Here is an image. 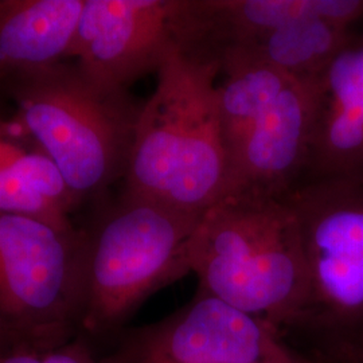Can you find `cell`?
Segmentation results:
<instances>
[{
  "instance_id": "obj_12",
  "label": "cell",
  "mask_w": 363,
  "mask_h": 363,
  "mask_svg": "<svg viewBox=\"0 0 363 363\" xmlns=\"http://www.w3.org/2000/svg\"><path fill=\"white\" fill-rule=\"evenodd\" d=\"M85 0H0V91L67 60Z\"/></svg>"
},
{
  "instance_id": "obj_2",
  "label": "cell",
  "mask_w": 363,
  "mask_h": 363,
  "mask_svg": "<svg viewBox=\"0 0 363 363\" xmlns=\"http://www.w3.org/2000/svg\"><path fill=\"white\" fill-rule=\"evenodd\" d=\"M198 289L279 333L298 328L310 273L298 216L286 195L229 194L205 211L191 247Z\"/></svg>"
},
{
  "instance_id": "obj_13",
  "label": "cell",
  "mask_w": 363,
  "mask_h": 363,
  "mask_svg": "<svg viewBox=\"0 0 363 363\" xmlns=\"http://www.w3.org/2000/svg\"><path fill=\"white\" fill-rule=\"evenodd\" d=\"M196 11L199 46L217 52L310 16L351 30L363 21V0H196Z\"/></svg>"
},
{
  "instance_id": "obj_15",
  "label": "cell",
  "mask_w": 363,
  "mask_h": 363,
  "mask_svg": "<svg viewBox=\"0 0 363 363\" xmlns=\"http://www.w3.org/2000/svg\"><path fill=\"white\" fill-rule=\"evenodd\" d=\"M0 363H121L115 352L99 358L84 337H77L54 349H30L18 346L0 352Z\"/></svg>"
},
{
  "instance_id": "obj_8",
  "label": "cell",
  "mask_w": 363,
  "mask_h": 363,
  "mask_svg": "<svg viewBox=\"0 0 363 363\" xmlns=\"http://www.w3.org/2000/svg\"><path fill=\"white\" fill-rule=\"evenodd\" d=\"M196 42L194 0H85L67 58L93 82L128 91Z\"/></svg>"
},
{
  "instance_id": "obj_18",
  "label": "cell",
  "mask_w": 363,
  "mask_h": 363,
  "mask_svg": "<svg viewBox=\"0 0 363 363\" xmlns=\"http://www.w3.org/2000/svg\"><path fill=\"white\" fill-rule=\"evenodd\" d=\"M292 363H307V362H303V361H301V359H298V361H295V362H292Z\"/></svg>"
},
{
  "instance_id": "obj_5",
  "label": "cell",
  "mask_w": 363,
  "mask_h": 363,
  "mask_svg": "<svg viewBox=\"0 0 363 363\" xmlns=\"http://www.w3.org/2000/svg\"><path fill=\"white\" fill-rule=\"evenodd\" d=\"M216 54L228 195L288 194L308 166L318 81L291 77L234 48Z\"/></svg>"
},
{
  "instance_id": "obj_16",
  "label": "cell",
  "mask_w": 363,
  "mask_h": 363,
  "mask_svg": "<svg viewBox=\"0 0 363 363\" xmlns=\"http://www.w3.org/2000/svg\"><path fill=\"white\" fill-rule=\"evenodd\" d=\"M320 354L331 363H363V331L349 345Z\"/></svg>"
},
{
  "instance_id": "obj_11",
  "label": "cell",
  "mask_w": 363,
  "mask_h": 363,
  "mask_svg": "<svg viewBox=\"0 0 363 363\" xmlns=\"http://www.w3.org/2000/svg\"><path fill=\"white\" fill-rule=\"evenodd\" d=\"M77 208L46 151L15 117L0 115V213L74 229L72 214Z\"/></svg>"
},
{
  "instance_id": "obj_14",
  "label": "cell",
  "mask_w": 363,
  "mask_h": 363,
  "mask_svg": "<svg viewBox=\"0 0 363 363\" xmlns=\"http://www.w3.org/2000/svg\"><path fill=\"white\" fill-rule=\"evenodd\" d=\"M352 31L354 28L349 30L322 18L310 16L226 48L247 52L291 77L316 82L346 45Z\"/></svg>"
},
{
  "instance_id": "obj_1",
  "label": "cell",
  "mask_w": 363,
  "mask_h": 363,
  "mask_svg": "<svg viewBox=\"0 0 363 363\" xmlns=\"http://www.w3.org/2000/svg\"><path fill=\"white\" fill-rule=\"evenodd\" d=\"M142 104L123 191L203 216L229 193L218 104V55L177 49Z\"/></svg>"
},
{
  "instance_id": "obj_10",
  "label": "cell",
  "mask_w": 363,
  "mask_h": 363,
  "mask_svg": "<svg viewBox=\"0 0 363 363\" xmlns=\"http://www.w3.org/2000/svg\"><path fill=\"white\" fill-rule=\"evenodd\" d=\"M363 183V27L318 81L308 166L303 181Z\"/></svg>"
},
{
  "instance_id": "obj_7",
  "label": "cell",
  "mask_w": 363,
  "mask_h": 363,
  "mask_svg": "<svg viewBox=\"0 0 363 363\" xmlns=\"http://www.w3.org/2000/svg\"><path fill=\"white\" fill-rule=\"evenodd\" d=\"M286 198L298 216L310 273V303L298 328L322 351L363 331V183L301 181Z\"/></svg>"
},
{
  "instance_id": "obj_4",
  "label": "cell",
  "mask_w": 363,
  "mask_h": 363,
  "mask_svg": "<svg viewBox=\"0 0 363 363\" xmlns=\"http://www.w3.org/2000/svg\"><path fill=\"white\" fill-rule=\"evenodd\" d=\"M202 216L121 190L97 202L86 228L82 331L120 330L145 300L191 273V247Z\"/></svg>"
},
{
  "instance_id": "obj_3",
  "label": "cell",
  "mask_w": 363,
  "mask_h": 363,
  "mask_svg": "<svg viewBox=\"0 0 363 363\" xmlns=\"http://www.w3.org/2000/svg\"><path fill=\"white\" fill-rule=\"evenodd\" d=\"M13 117L60 169L78 206L103 201L128 169L142 104L62 61L10 79Z\"/></svg>"
},
{
  "instance_id": "obj_6",
  "label": "cell",
  "mask_w": 363,
  "mask_h": 363,
  "mask_svg": "<svg viewBox=\"0 0 363 363\" xmlns=\"http://www.w3.org/2000/svg\"><path fill=\"white\" fill-rule=\"evenodd\" d=\"M84 307L82 229L0 213V316L18 346L46 350L76 339Z\"/></svg>"
},
{
  "instance_id": "obj_17",
  "label": "cell",
  "mask_w": 363,
  "mask_h": 363,
  "mask_svg": "<svg viewBox=\"0 0 363 363\" xmlns=\"http://www.w3.org/2000/svg\"><path fill=\"white\" fill-rule=\"evenodd\" d=\"M13 347H18L16 339H15L13 333L10 331V328L3 322V319L0 316V352L10 350Z\"/></svg>"
},
{
  "instance_id": "obj_9",
  "label": "cell",
  "mask_w": 363,
  "mask_h": 363,
  "mask_svg": "<svg viewBox=\"0 0 363 363\" xmlns=\"http://www.w3.org/2000/svg\"><path fill=\"white\" fill-rule=\"evenodd\" d=\"M121 363H292L272 325L196 289L194 298L155 323L128 331Z\"/></svg>"
}]
</instances>
